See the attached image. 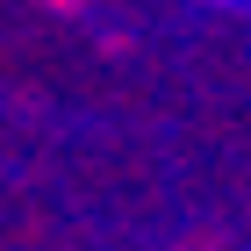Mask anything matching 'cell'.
<instances>
[{"label":"cell","mask_w":251,"mask_h":251,"mask_svg":"<svg viewBox=\"0 0 251 251\" xmlns=\"http://www.w3.org/2000/svg\"><path fill=\"white\" fill-rule=\"evenodd\" d=\"M230 7H237V0H230Z\"/></svg>","instance_id":"7a4b0ae2"},{"label":"cell","mask_w":251,"mask_h":251,"mask_svg":"<svg viewBox=\"0 0 251 251\" xmlns=\"http://www.w3.org/2000/svg\"><path fill=\"white\" fill-rule=\"evenodd\" d=\"M50 15H79V7H94V0H43Z\"/></svg>","instance_id":"6da1fadb"}]
</instances>
